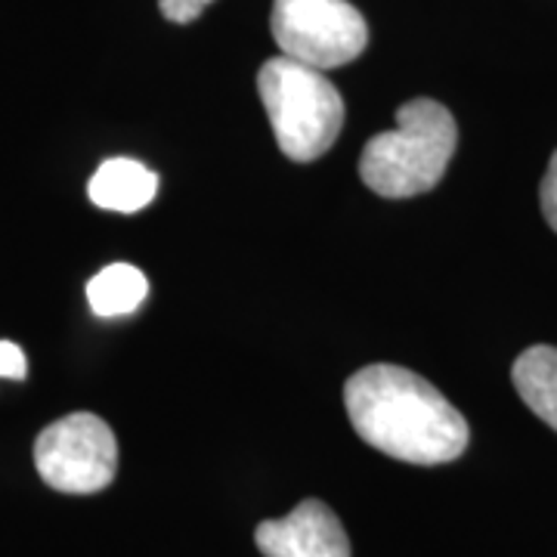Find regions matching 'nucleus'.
I'll return each mask as SVG.
<instances>
[{
	"label": "nucleus",
	"mask_w": 557,
	"mask_h": 557,
	"mask_svg": "<svg viewBox=\"0 0 557 557\" xmlns=\"http://www.w3.org/2000/svg\"><path fill=\"white\" fill-rule=\"evenodd\" d=\"M28 375V362H25V354L13 341H0V379L22 381Z\"/></svg>",
	"instance_id": "nucleus-12"
},
{
	"label": "nucleus",
	"mask_w": 557,
	"mask_h": 557,
	"mask_svg": "<svg viewBox=\"0 0 557 557\" xmlns=\"http://www.w3.org/2000/svg\"><path fill=\"white\" fill-rule=\"evenodd\" d=\"M149 295V278L131 263H112L87 282L90 310L102 319H115L134 313Z\"/></svg>",
	"instance_id": "nucleus-9"
},
{
	"label": "nucleus",
	"mask_w": 557,
	"mask_h": 557,
	"mask_svg": "<svg viewBox=\"0 0 557 557\" xmlns=\"http://www.w3.org/2000/svg\"><path fill=\"white\" fill-rule=\"evenodd\" d=\"M539 205H542V214L548 220V226L557 233V152L548 161V171H545L542 186H539Z\"/></svg>",
	"instance_id": "nucleus-10"
},
{
	"label": "nucleus",
	"mask_w": 557,
	"mask_h": 557,
	"mask_svg": "<svg viewBox=\"0 0 557 557\" xmlns=\"http://www.w3.org/2000/svg\"><path fill=\"white\" fill-rule=\"evenodd\" d=\"M359 437L409 465H446L468 449V421L431 381L403 366H366L344 384Z\"/></svg>",
	"instance_id": "nucleus-1"
},
{
	"label": "nucleus",
	"mask_w": 557,
	"mask_h": 557,
	"mask_svg": "<svg viewBox=\"0 0 557 557\" xmlns=\"http://www.w3.org/2000/svg\"><path fill=\"white\" fill-rule=\"evenodd\" d=\"M270 28L282 57L310 69H338L369 47V25L347 0H273Z\"/></svg>",
	"instance_id": "nucleus-4"
},
{
	"label": "nucleus",
	"mask_w": 557,
	"mask_h": 557,
	"mask_svg": "<svg viewBox=\"0 0 557 557\" xmlns=\"http://www.w3.org/2000/svg\"><path fill=\"white\" fill-rule=\"evenodd\" d=\"M258 94L288 159L317 161L335 146L344 127V97L319 69L288 57L267 60L258 72Z\"/></svg>",
	"instance_id": "nucleus-3"
},
{
	"label": "nucleus",
	"mask_w": 557,
	"mask_h": 557,
	"mask_svg": "<svg viewBox=\"0 0 557 557\" xmlns=\"http://www.w3.org/2000/svg\"><path fill=\"white\" fill-rule=\"evenodd\" d=\"M456 143V119L446 106L409 100L399 106L394 131H384L366 143L359 177L384 199H412L443 180Z\"/></svg>",
	"instance_id": "nucleus-2"
},
{
	"label": "nucleus",
	"mask_w": 557,
	"mask_h": 557,
	"mask_svg": "<svg viewBox=\"0 0 557 557\" xmlns=\"http://www.w3.org/2000/svg\"><path fill=\"white\" fill-rule=\"evenodd\" d=\"M214 0H159L161 13L164 20L177 22V25H186V22H196L211 7Z\"/></svg>",
	"instance_id": "nucleus-11"
},
{
	"label": "nucleus",
	"mask_w": 557,
	"mask_h": 557,
	"mask_svg": "<svg viewBox=\"0 0 557 557\" xmlns=\"http://www.w3.org/2000/svg\"><path fill=\"white\" fill-rule=\"evenodd\" d=\"M35 465L47 486L69 496H90L115 480L119 443L100 416L75 412L40 431Z\"/></svg>",
	"instance_id": "nucleus-5"
},
{
	"label": "nucleus",
	"mask_w": 557,
	"mask_h": 557,
	"mask_svg": "<svg viewBox=\"0 0 557 557\" xmlns=\"http://www.w3.org/2000/svg\"><path fill=\"white\" fill-rule=\"evenodd\" d=\"M511 381L520 399L557 431V347L536 344L523 350L511 369Z\"/></svg>",
	"instance_id": "nucleus-8"
},
{
	"label": "nucleus",
	"mask_w": 557,
	"mask_h": 557,
	"mask_svg": "<svg viewBox=\"0 0 557 557\" xmlns=\"http://www.w3.org/2000/svg\"><path fill=\"white\" fill-rule=\"evenodd\" d=\"M90 201L102 211H119V214H134L143 211L159 193V177L146 164L134 159H109L102 161L100 171L94 174L90 186Z\"/></svg>",
	"instance_id": "nucleus-7"
},
{
	"label": "nucleus",
	"mask_w": 557,
	"mask_h": 557,
	"mask_svg": "<svg viewBox=\"0 0 557 557\" xmlns=\"http://www.w3.org/2000/svg\"><path fill=\"white\" fill-rule=\"evenodd\" d=\"M255 542L263 557H350V539L341 520L319 498L300 502L285 518L263 520Z\"/></svg>",
	"instance_id": "nucleus-6"
}]
</instances>
